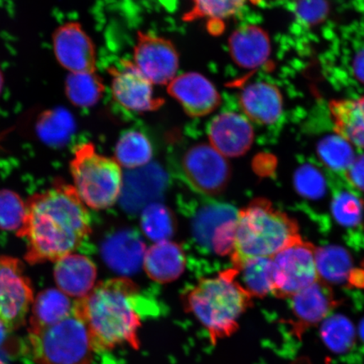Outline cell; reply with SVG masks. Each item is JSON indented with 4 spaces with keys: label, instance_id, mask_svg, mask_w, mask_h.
I'll use <instances>...</instances> for the list:
<instances>
[{
    "label": "cell",
    "instance_id": "obj_19",
    "mask_svg": "<svg viewBox=\"0 0 364 364\" xmlns=\"http://www.w3.org/2000/svg\"><path fill=\"white\" fill-rule=\"evenodd\" d=\"M229 50L236 65L245 70H254L262 66L269 58L270 38L260 26H240L230 36Z\"/></svg>",
    "mask_w": 364,
    "mask_h": 364
},
{
    "label": "cell",
    "instance_id": "obj_26",
    "mask_svg": "<svg viewBox=\"0 0 364 364\" xmlns=\"http://www.w3.org/2000/svg\"><path fill=\"white\" fill-rule=\"evenodd\" d=\"M105 92L103 81L95 72L68 73L65 80L66 97L77 107L97 105Z\"/></svg>",
    "mask_w": 364,
    "mask_h": 364
},
{
    "label": "cell",
    "instance_id": "obj_39",
    "mask_svg": "<svg viewBox=\"0 0 364 364\" xmlns=\"http://www.w3.org/2000/svg\"><path fill=\"white\" fill-rule=\"evenodd\" d=\"M11 331V330L9 328L6 323L0 320V348L6 344Z\"/></svg>",
    "mask_w": 364,
    "mask_h": 364
},
{
    "label": "cell",
    "instance_id": "obj_5",
    "mask_svg": "<svg viewBox=\"0 0 364 364\" xmlns=\"http://www.w3.org/2000/svg\"><path fill=\"white\" fill-rule=\"evenodd\" d=\"M70 168L73 186L86 207L103 210L119 198L124 183L121 166L115 159L99 154L93 144L75 147Z\"/></svg>",
    "mask_w": 364,
    "mask_h": 364
},
{
    "label": "cell",
    "instance_id": "obj_11",
    "mask_svg": "<svg viewBox=\"0 0 364 364\" xmlns=\"http://www.w3.org/2000/svg\"><path fill=\"white\" fill-rule=\"evenodd\" d=\"M112 76V93L115 101L132 112H149L158 110L165 101L154 97L153 84L134 62L122 60L120 65L109 68Z\"/></svg>",
    "mask_w": 364,
    "mask_h": 364
},
{
    "label": "cell",
    "instance_id": "obj_8",
    "mask_svg": "<svg viewBox=\"0 0 364 364\" xmlns=\"http://www.w3.org/2000/svg\"><path fill=\"white\" fill-rule=\"evenodd\" d=\"M181 167L183 179L199 193L216 196L229 184V163L211 144L202 143L189 148L182 156Z\"/></svg>",
    "mask_w": 364,
    "mask_h": 364
},
{
    "label": "cell",
    "instance_id": "obj_29",
    "mask_svg": "<svg viewBox=\"0 0 364 364\" xmlns=\"http://www.w3.org/2000/svg\"><path fill=\"white\" fill-rule=\"evenodd\" d=\"M74 130V118L62 108L45 111L40 114L36 122V132L40 138L49 144H65Z\"/></svg>",
    "mask_w": 364,
    "mask_h": 364
},
{
    "label": "cell",
    "instance_id": "obj_4",
    "mask_svg": "<svg viewBox=\"0 0 364 364\" xmlns=\"http://www.w3.org/2000/svg\"><path fill=\"white\" fill-rule=\"evenodd\" d=\"M300 239L294 218L267 199H255L238 212L232 264L235 267L249 259L272 258Z\"/></svg>",
    "mask_w": 364,
    "mask_h": 364
},
{
    "label": "cell",
    "instance_id": "obj_10",
    "mask_svg": "<svg viewBox=\"0 0 364 364\" xmlns=\"http://www.w3.org/2000/svg\"><path fill=\"white\" fill-rule=\"evenodd\" d=\"M134 63L153 85H169L176 77L179 55L171 41L139 33L134 46Z\"/></svg>",
    "mask_w": 364,
    "mask_h": 364
},
{
    "label": "cell",
    "instance_id": "obj_2",
    "mask_svg": "<svg viewBox=\"0 0 364 364\" xmlns=\"http://www.w3.org/2000/svg\"><path fill=\"white\" fill-rule=\"evenodd\" d=\"M134 282L119 277L101 282L75 302V312L87 327L95 351L129 345L139 350L142 320L156 309Z\"/></svg>",
    "mask_w": 364,
    "mask_h": 364
},
{
    "label": "cell",
    "instance_id": "obj_17",
    "mask_svg": "<svg viewBox=\"0 0 364 364\" xmlns=\"http://www.w3.org/2000/svg\"><path fill=\"white\" fill-rule=\"evenodd\" d=\"M53 275L58 289L76 300L85 297L93 289L97 268L89 257L72 253L55 262Z\"/></svg>",
    "mask_w": 364,
    "mask_h": 364
},
{
    "label": "cell",
    "instance_id": "obj_33",
    "mask_svg": "<svg viewBox=\"0 0 364 364\" xmlns=\"http://www.w3.org/2000/svg\"><path fill=\"white\" fill-rule=\"evenodd\" d=\"M26 203L19 194L11 190H0V230L16 231L21 229L25 220Z\"/></svg>",
    "mask_w": 364,
    "mask_h": 364
},
{
    "label": "cell",
    "instance_id": "obj_37",
    "mask_svg": "<svg viewBox=\"0 0 364 364\" xmlns=\"http://www.w3.org/2000/svg\"><path fill=\"white\" fill-rule=\"evenodd\" d=\"M345 174L353 188L364 193V154L355 159L352 166L345 172Z\"/></svg>",
    "mask_w": 364,
    "mask_h": 364
},
{
    "label": "cell",
    "instance_id": "obj_13",
    "mask_svg": "<svg viewBox=\"0 0 364 364\" xmlns=\"http://www.w3.org/2000/svg\"><path fill=\"white\" fill-rule=\"evenodd\" d=\"M188 116L201 117L209 115L220 107V94L215 85L198 73L190 72L176 76L167 89Z\"/></svg>",
    "mask_w": 364,
    "mask_h": 364
},
{
    "label": "cell",
    "instance_id": "obj_16",
    "mask_svg": "<svg viewBox=\"0 0 364 364\" xmlns=\"http://www.w3.org/2000/svg\"><path fill=\"white\" fill-rule=\"evenodd\" d=\"M290 299L297 331L321 324L338 304L330 285L320 279Z\"/></svg>",
    "mask_w": 364,
    "mask_h": 364
},
{
    "label": "cell",
    "instance_id": "obj_38",
    "mask_svg": "<svg viewBox=\"0 0 364 364\" xmlns=\"http://www.w3.org/2000/svg\"><path fill=\"white\" fill-rule=\"evenodd\" d=\"M353 68L355 76L364 84V49L355 57Z\"/></svg>",
    "mask_w": 364,
    "mask_h": 364
},
{
    "label": "cell",
    "instance_id": "obj_25",
    "mask_svg": "<svg viewBox=\"0 0 364 364\" xmlns=\"http://www.w3.org/2000/svg\"><path fill=\"white\" fill-rule=\"evenodd\" d=\"M316 261L318 279L326 284L351 282L354 270L347 250L335 245L316 249Z\"/></svg>",
    "mask_w": 364,
    "mask_h": 364
},
{
    "label": "cell",
    "instance_id": "obj_41",
    "mask_svg": "<svg viewBox=\"0 0 364 364\" xmlns=\"http://www.w3.org/2000/svg\"><path fill=\"white\" fill-rule=\"evenodd\" d=\"M4 75L1 71V68H0V95H1L3 87H4Z\"/></svg>",
    "mask_w": 364,
    "mask_h": 364
},
{
    "label": "cell",
    "instance_id": "obj_28",
    "mask_svg": "<svg viewBox=\"0 0 364 364\" xmlns=\"http://www.w3.org/2000/svg\"><path fill=\"white\" fill-rule=\"evenodd\" d=\"M321 324V339L331 352L346 353L353 348L357 332L353 322L348 317L341 315L329 316Z\"/></svg>",
    "mask_w": 364,
    "mask_h": 364
},
{
    "label": "cell",
    "instance_id": "obj_14",
    "mask_svg": "<svg viewBox=\"0 0 364 364\" xmlns=\"http://www.w3.org/2000/svg\"><path fill=\"white\" fill-rule=\"evenodd\" d=\"M208 134L212 146L225 157L243 156L254 141L248 118L235 112L222 113L213 118Z\"/></svg>",
    "mask_w": 364,
    "mask_h": 364
},
{
    "label": "cell",
    "instance_id": "obj_24",
    "mask_svg": "<svg viewBox=\"0 0 364 364\" xmlns=\"http://www.w3.org/2000/svg\"><path fill=\"white\" fill-rule=\"evenodd\" d=\"M233 268L240 284L252 298H264L274 292L272 258L249 259Z\"/></svg>",
    "mask_w": 364,
    "mask_h": 364
},
{
    "label": "cell",
    "instance_id": "obj_20",
    "mask_svg": "<svg viewBox=\"0 0 364 364\" xmlns=\"http://www.w3.org/2000/svg\"><path fill=\"white\" fill-rule=\"evenodd\" d=\"M144 268L147 275L159 284H169L178 279L186 267V256L181 245L162 241L145 252Z\"/></svg>",
    "mask_w": 364,
    "mask_h": 364
},
{
    "label": "cell",
    "instance_id": "obj_12",
    "mask_svg": "<svg viewBox=\"0 0 364 364\" xmlns=\"http://www.w3.org/2000/svg\"><path fill=\"white\" fill-rule=\"evenodd\" d=\"M54 55L68 73L95 72V45L78 22H68L54 31Z\"/></svg>",
    "mask_w": 364,
    "mask_h": 364
},
{
    "label": "cell",
    "instance_id": "obj_9",
    "mask_svg": "<svg viewBox=\"0 0 364 364\" xmlns=\"http://www.w3.org/2000/svg\"><path fill=\"white\" fill-rule=\"evenodd\" d=\"M34 299L23 263L15 257L0 256V320L11 331L19 328Z\"/></svg>",
    "mask_w": 364,
    "mask_h": 364
},
{
    "label": "cell",
    "instance_id": "obj_34",
    "mask_svg": "<svg viewBox=\"0 0 364 364\" xmlns=\"http://www.w3.org/2000/svg\"><path fill=\"white\" fill-rule=\"evenodd\" d=\"M332 213L341 225L356 226L361 222L363 206L354 195L348 192L336 196L331 205Z\"/></svg>",
    "mask_w": 364,
    "mask_h": 364
},
{
    "label": "cell",
    "instance_id": "obj_1",
    "mask_svg": "<svg viewBox=\"0 0 364 364\" xmlns=\"http://www.w3.org/2000/svg\"><path fill=\"white\" fill-rule=\"evenodd\" d=\"M24 223L16 235L26 241L30 265L56 262L75 253L91 234L86 206L73 185L59 181L27 200Z\"/></svg>",
    "mask_w": 364,
    "mask_h": 364
},
{
    "label": "cell",
    "instance_id": "obj_15",
    "mask_svg": "<svg viewBox=\"0 0 364 364\" xmlns=\"http://www.w3.org/2000/svg\"><path fill=\"white\" fill-rule=\"evenodd\" d=\"M146 247L142 237L134 230L115 232L104 241L102 248L105 262L112 270L124 276L139 272L144 262Z\"/></svg>",
    "mask_w": 364,
    "mask_h": 364
},
{
    "label": "cell",
    "instance_id": "obj_6",
    "mask_svg": "<svg viewBox=\"0 0 364 364\" xmlns=\"http://www.w3.org/2000/svg\"><path fill=\"white\" fill-rule=\"evenodd\" d=\"M29 341L38 364H90L95 352L87 327L73 312L48 328L30 333Z\"/></svg>",
    "mask_w": 364,
    "mask_h": 364
},
{
    "label": "cell",
    "instance_id": "obj_35",
    "mask_svg": "<svg viewBox=\"0 0 364 364\" xmlns=\"http://www.w3.org/2000/svg\"><path fill=\"white\" fill-rule=\"evenodd\" d=\"M296 188L304 197L317 198L325 192V180L320 171L311 166H304L296 172Z\"/></svg>",
    "mask_w": 364,
    "mask_h": 364
},
{
    "label": "cell",
    "instance_id": "obj_36",
    "mask_svg": "<svg viewBox=\"0 0 364 364\" xmlns=\"http://www.w3.org/2000/svg\"><path fill=\"white\" fill-rule=\"evenodd\" d=\"M296 7L299 19L309 25L324 20L328 13V4L326 0H299Z\"/></svg>",
    "mask_w": 364,
    "mask_h": 364
},
{
    "label": "cell",
    "instance_id": "obj_42",
    "mask_svg": "<svg viewBox=\"0 0 364 364\" xmlns=\"http://www.w3.org/2000/svg\"><path fill=\"white\" fill-rule=\"evenodd\" d=\"M363 266H364V264H363Z\"/></svg>",
    "mask_w": 364,
    "mask_h": 364
},
{
    "label": "cell",
    "instance_id": "obj_32",
    "mask_svg": "<svg viewBox=\"0 0 364 364\" xmlns=\"http://www.w3.org/2000/svg\"><path fill=\"white\" fill-rule=\"evenodd\" d=\"M193 6L185 14V21L199 19L224 21L237 15L247 0H191Z\"/></svg>",
    "mask_w": 364,
    "mask_h": 364
},
{
    "label": "cell",
    "instance_id": "obj_3",
    "mask_svg": "<svg viewBox=\"0 0 364 364\" xmlns=\"http://www.w3.org/2000/svg\"><path fill=\"white\" fill-rule=\"evenodd\" d=\"M235 268L205 279L185 295L186 311L207 330L213 344L239 329L241 316L252 306V297L241 286Z\"/></svg>",
    "mask_w": 364,
    "mask_h": 364
},
{
    "label": "cell",
    "instance_id": "obj_30",
    "mask_svg": "<svg viewBox=\"0 0 364 364\" xmlns=\"http://www.w3.org/2000/svg\"><path fill=\"white\" fill-rule=\"evenodd\" d=\"M144 233L156 243L169 240L176 231V218L169 208L161 203L147 205L141 215Z\"/></svg>",
    "mask_w": 364,
    "mask_h": 364
},
{
    "label": "cell",
    "instance_id": "obj_22",
    "mask_svg": "<svg viewBox=\"0 0 364 364\" xmlns=\"http://www.w3.org/2000/svg\"><path fill=\"white\" fill-rule=\"evenodd\" d=\"M75 301L60 290L48 289L36 295L30 318L29 333H35L65 320L75 311Z\"/></svg>",
    "mask_w": 364,
    "mask_h": 364
},
{
    "label": "cell",
    "instance_id": "obj_23",
    "mask_svg": "<svg viewBox=\"0 0 364 364\" xmlns=\"http://www.w3.org/2000/svg\"><path fill=\"white\" fill-rule=\"evenodd\" d=\"M330 112L336 134L364 149V97L332 101Z\"/></svg>",
    "mask_w": 364,
    "mask_h": 364
},
{
    "label": "cell",
    "instance_id": "obj_40",
    "mask_svg": "<svg viewBox=\"0 0 364 364\" xmlns=\"http://www.w3.org/2000/svg\"><path fill=\"white\" fill-rule=\"evenodd\" d=\"M359 336H360L361 339L364 341V318L361 322L360 326H359Z\"/></svg>",
    "mask_w": 364,
    "mask_h": 364
},
{
    "label": "cell",
    "instance_id": "obj_27",
    "mask_svg": "<svg viewBox=\"0 0 364 364\" xmlns=\"http://www.w3.org/2000/svg\"><path fill=\"white\" fill-rule=\"evenodd\" d=\"M153 147L144 134L129 131L122 134L115 148V159L120 166L127 169L144 167L151 161Z\"/></svg>",
    "mask_w": 364,
    "mask_h": 364
},
{
    "label": "cell",
    "instance_id": "obj_18",
    "mask_svg": "<svg viewBox=\"0 0 364 364\" xmlns=\"http://www.w3.org/2000/svg\"><path fill=\"white\" fill-rule=\"evenodd\" d=\"M240 105L248 119L259 125L275 124L283 112L279 88L266 82L245 86L240 95Z\"/></svg>",
    "mask_w": 364,
    "mask_h": 364
},
{
    "label": "cell",
    "instance_id": "obj_7",
    "mask_svg": "<svg viewBox=\"0 0 364 364\" xmlns=\"http://www.w3.org/2000/svg\"><path fill=\"white\" fill-rule=\"evenodd\" d=\"M316 248L302 239L272 257L274 292L277 298H292L318 280Z\"/></svg>",
    "mask_w": 364,
    "mask_h": 364
},
{
    "label": "cell",
    "instance_id": "obj_31",
    "mask_svg": "<svg viewBox=\"0 0 364 364\" xmlns=\"http://www.w3.org/2000/svg\"><path fill=\"white\" fill-rule=\"evenodd\" d=\"M317 153L323 163L336 171H347L356 159L352 144L336 134L323 139Z\"/></svg>",
    "mask_w": 364,
    "mask_h": 364
},
{
    "label": "cell",
    "instance_id": "obj_21",
    "mask_svg": "<svg viewBox=\"0 0 364 364\" xmlns=\"http://www.w3.org/2000/svg\"><path fill=\"white\" fill-rule=\"evenodd\" d=\"M238 212L230 204L208 203L196 210L191 221V232L196 244L203 250L212 252L213 240L217 231L225 223L237 220Z\"/></svg>",
    "mask_w": 364,
    "mask_h": 364
}]
</instances>
